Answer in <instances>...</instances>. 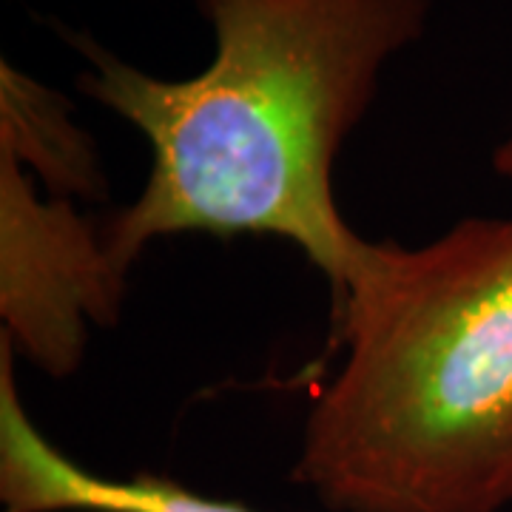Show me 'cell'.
<instances>
[{
  "label": "cell",
  "mask_w": 512,
  "mask_h": 512,
  "mask_svg": "<svg viewBox=\"0 0 512 512\" xmlns=\"http://www.w3.org/2000/svg\"><path fill=\"white\" fill-rule=\"evenodd\" d=\"M69 194L52 188L43 200L18 157L0 151V339L55 379L80 367L89 325H111L126 293L103 225Z\"/></svg>",
  "instance_id": "3957f363"
},
{
  "label": "cell",
  "mask_w": 512,
  "mask_h": 512,
  "mask_svg": "<svg viewBox=\"0 0 512 512\" xmlns=\"http://www.w3.org/2000/svg\"><path fill=\"white\" fill-rule=\"evenodd\" d=\"M15 350L0 339V507L3 512H256L157 473H92L46 439L20 402Z\"/></svg>",
  "instance_id": "277c9868"
},
{
  "label": "cell",
  "mask_w": 512,
  "mask_h": 512,
  "mask_svg": "<svg viewBox=\"0 0 512 512\" xmlns=\"http://www.w3.org/2000/svg\"><path fill=\"white\" fill-rule=\"evenodd\" d=\"M493 168H495V174H501L504 180H512V131H510V137H507L501 146L495 148Z\"/></svg>",
  "instance_id": "5b68a950"
},
{
  "label": "cell",
  "mask_w": 512,
  "mask_h": 512,
  "mask_svg": "<svg viewBox=\"0 0 512 512\" xmlns=\"http://www.w3.org/2000/svg\"><path fill=\"white\" fill-rule=\"evenodd\" d=\"M291 478L330 512L512 507V217L367 242Z\"/></svg>",
  "instance_id": "7a4b0ae2"
},
{
  "label": "cell",
  "mask_w": 512,
  "mask_h": 512,
  "mask_svg": "<svg viewBox=\"0 0 512 512\" xmlns=\"http://www.w3.org/2000/svg\"><path fill=\"white\" fill-rule=\"evenodd\" d=\"M194 3L214 29V60L188 80L60 29L86 60L77 89L151 148L140 197L103 222L106 251L128 276L160 237L285 239L328 279L333 313L367 248L339 214L333 168L387 60L424 35L433 0Z\"/></svg>",
  "instance_id": "6da1fadb"
}]
</instances>
